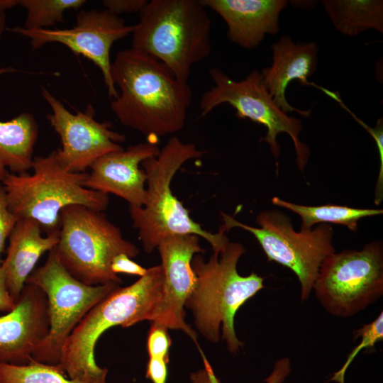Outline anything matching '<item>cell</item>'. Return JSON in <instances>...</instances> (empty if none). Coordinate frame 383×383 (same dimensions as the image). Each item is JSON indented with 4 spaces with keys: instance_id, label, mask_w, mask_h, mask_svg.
Masks as SVG:
<instances>
[{
    "instance_id": "cell-5",
    "label": "cell",
    "mask_w": 383,
    "mask_h": 383,
    "mask_svg": "<svg viewBox=\"0 0 383 383\" xmlns=\"http://www.w3.org/2000/svg\"><path fill=\"white\" fill-rule=\"evenodd\" d=\"M132 48L188 83L192 67L211 50V20L201 0H150L139 13Z\"/></svg>"
},
{
    "instance_id": "cell-2",
    "label": "cell",
    "mask_w": 383,
    "mask_h": 383,
    "mask_svg": "<svg viewBox=\"0 0 383 383\" xmlns=\"http://www.w3.org/2000/svg\"><path fill=\"white\" fill-rule=\"evenodd\" d=\"M163 269L155 265L133 284L113 290L82 319L65 340L58 364L67 376L85 383H107L108 370L95 360L96 343L109 328L154 322L164 297Z\"/></svg>"
},
{
    "instance_id": "cell-32",
    "label": "cell",
    "mask_w": 383,
    "mask_h": 383,
    "mask_svg": "<svg viewBox=\"0 0 383 383\" xmlns=\"http://www.w3.org/2000/svg\"><path fill=\"white\" fill-rule=\"evenodd\" d=\"M167 364L164 360L149 358L146 368V377L152 383H166Z\"/></svg>"
},
{
    "instance_id": "cell-11",
    "label": "cell",
    "mask_w": 383,
    "mask_h": 383,
    "mask_svg": "<svg viewBox=\"0 0 383 383\" xmlns=\"http://www.w3.org/2000/svg\"><path fill=\"white\" fill-rule=\"evenodd\" d=\"M209 74L214 86L201 98V116L207 115L223 104L231 106L238 118H249L266 127V135L260 141L269 144L277 160L280 153L277 136L282 132L287 133L294 143L298 167L303 171L310 150L299 138L302 130L301 121L289 116L277 106L263 84L260 72L252 70L240 81L233 80L217 67L210 69Z\"/></svg>"
},
{
    "instance_id": "cell-8",
    "label": "cell",
    "mask_w": 383,
    "mask_h": 383,
    "mask_svg": "<svg viewBox=\"0 0 383 383\" xmlns=\"http://www.w3.org/2000/svg\"><path fill=\"white\" fill-rule=\"evenodd\" d=\"M223 226L228 231L240 228L252 233L267 257L290 269L301 286V299L306 301L313 288L323 261L335 252L331 226L321 223L309 231H294L289 217L273 209L264 211L256 217L260 227L236 221L221 212Z\"/></svg>"
},
{
    "instance_id": "cell-29",
    "label": "cell",
    "mask_w": 383,
    "mask_h": 383,
    "mask_svg": "<svg viewBox=\"0 0 383 383\" xmlns=\"http://www.w3.org/2000/svg\"><path fill=\"white\" fill-rule=\"evenodd\" d=\"M18 218L8 208L4 187L0 183V267L2 264L1 254Z\"/></svg>"
},
{
    "instance_id": "cell-10",
    "label": "cell",
    "mask_w": 383,
    "mask_h": 383,
    "mask_svg": "<svg viewBox=\"0 0 383 383\" xmlns=\"http://www.w3.org/2000/svg\"><path fill=\"white\" fill-rule=\"evenodd\" d=\"M313 289L333 316L349 318L383 294V248L373 241L360 250L333 252L321 263Z\"/></svg>"
},
{
    "instance_id": "cell-16",
    "label": "cell",
    "mask_w": 383,
    "mask_h": 383,
    "mask_svg": "<svg viewBox=\"0 0 383 383\" xmlns=\"http://www.w3.org/2000/svg\"><path fill=\"white\" fill-rule=\"evenodd\" d=\"M160 152L155 143L148 141L109 152L91 166L84 187L108 195H116L131 206L142 207L147 198V176L140 165L143 161L157 156Z\"/></svg>"
},
{
    "instance_id": "cell-26",
    "label": "cell",
    "mask_w": 383,
    "mask_h": 383,
    "mask_svg": "<svg viewBox=\"0 0 383 383\" xmlns=\"http://www.w3.org/2000/svg\"><path fill=\"white\" fill-rule=\"evenodd\" d=\"M170 345L171 339L167 333V329L158 323H152L147 340V349L150 358L164 360L169 363Z\"/></svg>"
},
{
    "instance_id": "cell-18",
    "label": "cell",
    "mask_w": 383,
    "mask_h": 383,
    "mask_svg": "<svg viewBox=\"0 0 383 383\" xmlns=\"http://www.w3.org/2000/svg\"><path fill=\"white\" fill-rule=\"evenodd\" d=\"M218 13L228 26L231 41L246 49L257 48L267 34L279 32L285 0H201Z\"/></svg>"
},
{
    "instance_id": "cell-4",
    "label": "cell",
    "mask_w": 383,
    "mask_h": 383,
    "mask_svg": "<svg viewBox=\"0 0 383 383\" xmlns=\"http://www.w3.org/2000/svg\"><path fill=\"white\" fill-rule=\"evenodd\" d=\"M204 154L195 144L183 143L173 135L157 156L142 162L147 176L146 201L142 207L129 206V213L146 252H152L164 238L173 234L196 235L206 240L216 252L229 242L223 226L213 233L195 222L171 189L172 179L182 165Z\"/></svg>"
},
{
    "instance_id": "cell-13",
    "label": "cell",
    "mask_w": 383,
    "mask_h": 383,
    "mask_svg": "<svg viewBox=\"0 0 383 383\" xmlns=\"http://www.w3.org/2000/svg\"><path fill=\"white\" fill-rule=\"evenodd\" d=\"M40 90L52 109L47 118L61 139L57 158L67 170L84 172L101 156L123 148L120 143L125 141V135L113 131L109 121L95 120L91 104L74 114L47 89L41 87Z\"/></svg>"
},
{
    "instance_id": "cell-20",
    "label": "cell",
    "mask_w": 383,
    "mask_h": 383,
    "mask_svg": "<svg viewBox=\"0 0 383 383\" xmlns=\"http://www.w3.org/2000/svg\"><path fill=\"white\" fill-rule=\"evenodd\" d=\"M13 72L11 67L0 68V75ZM38 135V123L30 113L0 121V161L12 173L27 172L31 168Z\"/></svg>"
},
{
    "instance_id": "cell-35",
    "label": "cell",
    "mask_w": 383,
    "mask_h": 383,
    "mask_svg": "<svg viewBox=\"0 0 383 383\" xmlns=\"http://www.w3.org/2000/svg\"><path fill=\"white\" fill-rule=\"evenodd\" d=\"M7 168L4 166V165L0 161V183L2 182L4 179L5 178L6 175L8 173Z\"/></svg>"
},
{
    "instance_id": "cell-28",
    "label": "cell",
    "mask_w": 383,
    "mask_h": 383,
    "mask_svg": "<svg viewBox=\"0 0 383 383\" xmlns=\"http://www.w3.org/2000/svg\"><path fill=\"white\" fill-rule=\"evenodd\" d=\"M291 372V362L288 357L278 360L270 376L265 379L266 383H283ZM191 383H213L209 374L204 369L190 374Z\"/></svg>"
},
{
    "instance_id": "cell-21",
    "label": "cell",
    "mask_w": 383,
    "mask_h": 383,
    "mask_svg": "<svg viewBox=\"0 0 383 383\" xmlns=\"http://www.w3.org/2000/svg\"><path fill=\"white\" fill-rule=\"evenodd\" d=\"M322 4L334 27L345 35L370 29L383 33L382 0H323Z\"/></svg>"
},
{
    "instance_id": "cell-12",
    "label": "cell",
    "mask_w": 383,
    "mask_h": 383,
    "mask_svg": "<svg viewBox=\"0 0 383 383\" xmlns=\"http://www.w3.org/2000/svg\"><path fill=\"white\" fill-rule=\"evenodd\" d=\"M133 29L134 26L126 24L122 18L106 9H91L79 12L76 24L70 29L26 30L15 27L9 30L29 38L33 49L58 43L74 54L88 58L100 69L108 95L114 99L118 92L111 77L110 50L114 42L132 33Z\"/></svg>"
},
{
    "instance_id": "cell-27",
    "label": "cell",
    "mask_w": 383,
    "mask_h": 383,
    "mask_svg": "<svg viewBox=\"0 0 383 383\" xmlns=\"http://www.w3.org/2000/svg\"><path fill=\"white\" fill-rule=\"evenodd\" d=\"M346 110L353 118L365 128L369 134L374 138L377 148L379 152L380 167L379 174L375 186L374 192V203L376 205H379L383 200V120L382 118H379L375 127H370L361 119L357 118L348 108L344 109Z\"/></svg>"
},
{
    "instance_id": "cell-14",
    "label": "cell",
    "mask_w": 383,
    "mask_h": 383,
    "mask_svg": "<svg viewBox=\"0 0 383 383\" xmlns=\"http://www.w3.org/2000/svg\"><path fill=\"white\" fill-rule=\"evenodd\" d=\"M200 237L194 234H173L164 238L157 249L163 269L164 297L154 322L167 329L181 330L195 343L205 367H210L197 342V334L185 322L184 307L196 284V276L191 266L193 257L204 252Z\"/></svg>"
},
{
    "instance_id": "cell-34",
    "label": "cell",
    "mask_w": 383,
    "mask_h": 383,
    "mask_svg": "<svg viewBox=\"0 0 383 383\" xmlns=\"http://www.w3.org/2000/svg\"><path fill=\"white\" fill-rule=\"evenodd\" d=\"M19 5V0H0V40L6 28L5 11Z\"/></svg>"
},
{
    "instance_id": "cell-9",
    "label": "cell",
    "mask_w": 383,
    "mask_h": 383,
    "mask_svg": "<svg viewBox=\"0 0 383 383\" xmlns=\"http://www.w3.org/2000/svg\"><path fill=\"white\" fill-rule=\"evenodd\" d=\"M33 284L45 294L48 304L50 330L32 355L42 363L58 365L62 346L85 315L118 284L91 286L72 276L52 249L43 265L28 277L26 284Z\"/></svg>"
},
{
    "instance_id": "cell-1",
    "label": "cell",
    "mask_w": 383,
    "mask_h": 383,
    "mask_svg": "<svg viewBox=\"0 0 383 383\" xmlns=\"http://www.w3.org/2000/svg\"><path fill=\"white\" fill-rule=\"evenodd\" d=\"M111 73L120 93L110 106L121 123L150 137L182 129L192 89L163 63L133 48L126 49L117 53Z\"/></svg>"
},
{
    "instance_id": "cell-31",
    "label": "cell",
    "mask_w": 383,
    "mask_h": 383,
    "mask_svg": "<svg viewBox=\"0 0 383 383\" xmlns=\"http://www.w3.org/2000/svg\"><path fill=\"white\" fill-rule=\"evenodd\" d=\"M148 0H104L105 9L119 16L123 13H140L148 3Z\"/></svg>"
},
{
    "instance_id": "cell-6",
    "label": "cell",
    "mask_w": 383,
    "mask_h": 383,
    "mask_svg": "<svg viewBox=\"0 0 383 383\" xmlns=\"http://www.w3.org/2000/svg\"><path fill=\"white\" fill-rule=\"evenodd\" d=\"M31 174L8 172L2 181L10 211L18 219L32 218L46 235L58 233L61 211L71 205L103 211L109 195L84 187L88 173L67 170L57 151L33 158Z\"/></svg>"
},
{
    "instance_id": "cell-7",
    "label": "cell",
    "mask_w": 383,
    "mask_h": 383,
    "mask_svg": "<svg viewBox=\"0 0 383 383\" xmlns=\"http://www.w3.org/2000/svg\"><path fill=\"white\" fill-rule=\"evenodd\" d=\"M53 250L72 276L91 286L119 285L121 279L111 270L113 258L120 253L133 258L140 252L103 211L81 205L61 211L58 242Z\"/></svg>"
},
{
    "instance_id": "cell-25",
    "label": "cell",
    "mask_w": 383,
    "mask_h": 383,
    "mask_svg": "<svg viewBox=\"0 0 383 383\" xmlns=\"http://www.w3.org/2000/svg\"><path fill=\"white\" fill-rule=\"evenodd\" d=\"M361 337L359 344L349 354L348 359L342 368L334 373L330 381H335L338 383H344L345 372L353 361L357 355L362 349L370 351L373 350L375 344L383 340V312L371 323L365 324L361 328L355 331L353 333V340Z\"/></svg>"
},
{
    "instance_id": "cell-30",
    "label": "cell",
    "mask_w": 383,
    "mask_h": 383,
    "mask_svg": "<svg viewBox=\"0 0 383 383\" xmlns=\"http://www.w3.org/2000/svg\"><path fill=\"white\" fill-rule=\"evenodd\" d=\"M111 271L117 274L124 273L140 277L144 276L148 269L133 261L126 254L120 253L116 255L111 263Z\"/></svg>"
},
{
    "instance_id": "cell-19",
    "label": "cell",
    "mask_w": 383,
    "mask_h": 383,
    "mask_svg": "<svg viewBox=\"0 0 383 383\" xmlns=\"http://www.w3.org/2000/svg\"><path fill=\"white\" fill-rule=\"evenodd\" d=\"M40 224L32 218L17 221L9 237L6 257L1 267L6 274L8 291L16 303L26 281L43 254L52 250L58 242V233L43 235Z\"/></svg>"
},
{
    "instance_id": "cell-15",
    "label": "cell",
    "mask_w": 383,
    "mask_h": 383,
    "mask_svg": "<svg viewBox=\"0 0 383 383\" xmlns=\"http://www.w3.org/2000/svg\"><path fill=\"white\" fill-rule=\"evenodd\" d=\"M49 330L45 294L33 284H25L14 309L0 316V362H30Z\"/></svg>"
},
{
    "instance_id": "cell-22",
    "label": "cell",
    "mask_w": 383,
    "mask_h": 383,
    "mask_svg": "<svg viewBox=\"0 0 383 383\" xmlns=\"http://www.w3.org/2000/svg\"><path fill=\"white\" fill-rule=\"evenodd\" d=\"M274 205L285 208L299 215L301 219V231H309L316 223H332L343 225L351 231L357 230L358 221L365 217L381 215L382 209H357L346 206L326 204L322 206H304L273 197Z\"/></svg>"
},
{
    "instance_id": "cell-33",
    "label": "cell",
    "mask_w": 383,
    "mask_h": 383,
    "mask_svg": "<svg viewBox=\"0 0 383 383\" xmlns=\"http://www.w3.org/2000/svg\"><path fill=\"white\" fill-rule=\"evenodd\" d=\"M16 302L11 296L6 281V274L4 268L0 267V311L8 313L13 310Z\"/></svg>"
},
{
    "instance_id": "cell-3",
    "label": "cell",
    "mask_w": 383,
    "mask_h": 383,
    "mask_svg": "<svg viewBox=\"0 0 383 383\" xmlns=\"http://www.w3.org/2000/svg\"><path fill=\"white\" fill-rule=\"evenodd\" d=\"M245 252L241 243L228 242L221 252H213L208 261L201 254L195 255L191 266L196 284L184 304L192 311L198 331L207 340L217 343L222 326V339L231 353L243 347L235 331L236 312L265 287V277L255 272L248 276L238 272V262Z\"/></svg>"
},
{
    "instance_id": "cell-17",
    "label": "cell",
    "mask_w": 383,
    "mask_h": 383,
    "mask_svg": "<svg viewBox=\"0 0 383 383\" xmlns=\"http://www.w3.org/2000/svg\"><path fill=\"white\" fill-rule=\"evenodd\" d=\"M272 64L260 72L263 84L277 106L284 113L297 112L304 117L311 110H300L292 106L285 94L291 81L297 79L302 86H312L308 78L316 70L318 48L316 43H294L287 35L280 37L271 45Z\"/></svg>"
},
{
    "instance_id": "cell-24",
    "label": "cell",
    "mask_w": 383,
    "mask_h": 383,
    "mask_svg": "<svg viewBox=\"0 0 383 383\" xmlns=\"http://www.w3.org/2000/svg\"><path fill=\"white\" fill-rule=\"evenodd\" d=\"M86 3L85 0H19V5L27 11L22 28L36 30L62 23L65 11L77 10Z\"/></svg>"
},
{
    "instance_id": "cell-23",
    "label": "cell",
    "mask_w": 383,
    "mask_h": 383,
    "mask_svg": "<svg viewBox=\"0 0 383 383\" xmlns=\"http://www.w3.org/2000/svg\"><path fill=\"white\" fill-rule=\"evenodd\" d=\"M0 383H85L69 378L57 365L34 360L24 365L0 362Z\"/></svg>"
}]
</instances>
